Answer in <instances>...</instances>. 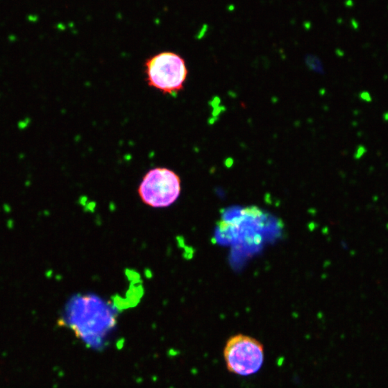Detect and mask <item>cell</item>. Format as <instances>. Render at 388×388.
<instances>
[{
	"label": "cell",
	"mask_w": 388,
	"mask_h": 388,
	"mask_svg": "<svg viewBox=\"0 0 388 388\" xmlns=\"http://www.w3.org/2000/svg\"><path fill=\"white\" fill-rule=\"evenodd\" d=\"M336 53H337V55L339 56H343L344 54V52L342 51H341V50H338V51H336Z\"/></svg>",
	"instance_id": "cell-11"
},
{
	"label": "cell",
	"mask_w": 388,
	"mask_h": 388,
	"mask_svg": "<svg viewBox=\"0 0 388 388\" xmlns=\"http://www.w3.org/2000/svg\"><path fill=\"white\" fill-rule=\"evenodd\" d=\"M366 152H367V149H366V147H365L364 145L360 144V145L357 146L355 153H354V159L356 160L361 159V158H362L364 156V155L366 154Z\"/></svg>",
	"instance_id": "cell-5"
},
{
	"label": "cell",
	"mask_w": 388,
	"mask_h": 388,
	"mask_svg": "<svg viewBox=\"0 0 388 388\" xmlns=\"http://www.w3.org/2000/svg\"><path fill=\"white\" fill-rule=\"evenodd\" d=\"M181 192L178 175L166 168H155L144 176L138 194L144 204L153 208H166L177 201Z\"/></svg>",
	"instance_id": "cell-3"
},
{
	"label": "cell",
	"mask_w": 388,
	"mask_h": 388,
	"mask_svg": "<svg viewBox=\"0 0 388 388\" xmlns=\"http://www.w3.org/2000/svg\"><path fill=\"white\" fill-rule=\"evenodd\" d=\"M360 99L362 101H364L366 103H370L372 101V97L370 93L367 91H363L360 93Z\"/></svg>",
	"instance_id": "cell-6"
},
{
	"label": "cell",
	"mask_w": 388,
	"mask_h": 388,
	"mask_svg": "<svg viewBox=\"0 0 388 388\" xmlns=\"http://www.w3.org/2000/svg\"><path fill=\"white\" fill-rule=\"evenodd\" d=\"M351 23H352V26H353V27H354V29H357V28H358L359 25H358V23H357V21H356V20H352V21H351Z\"/></svg>",
	"instance_id": "cell-10"
},
{
	"label": "cell",
	"mask_w": 388,
	"mask_h": 388,
	"mask_svg": "<svg viewBox=\"0 0 388 388\" xmlns=\"http://www.w3.org/2000/svg\"><path fill=\"white\" fill-rule=\"evenodd\" d=\"M233 164H234V160L232 158H228L225 161V165L227 168H231Z\"/></svg>",
	"instance_id": "cell-8"
},
{
	"label": "cell",
	"mask_w": 388,
	"mask_h": 388,
	"mask_svg": "<svg viewBox=\"0 0 388 388\" xmlns=\"http://www.w3.org/2000/svg\"><path fill=\"white\" fill-rule=\"evenodd\" d=\"M382 118H383V120H384V121H388V112H385V113L383 114Z\"/></svg>",
	"instance_id": "cell-9"
},
{
	"label": "cell",
	"mask_w": 388,
	"mask_h": 388,
	"mask_svg": "<svg viewBox=\"0 0 388 388\" xmlns=\"http://www.w3.org/2000/svg\"><path fill=\"white\" fill-rule=\"evenodd\" d=\"M39 19V17L37 15H29L27 16V20L31 22H35Z\"/></svg>",
	"instance_id": "cell-7"
},
{
	"label": "cell",
	"mask_w": 388,
	"mask_h": 388,
	"mask_svg": "<svg viewBox=\"0 0 388 388\" xmlns=\"http://www.w3.org/2000/svg\"><path fill=\"white\" fill-rule=\"evenodd\" d=\"M223 358L229 372L241 377L252 376L261 369L264 363V346L252 336L237 334L226 341Z\"/></svg>",
	"instance_id": "cell-2"
},
{
	"label": "cell",
	"mask_w": 388,
	"mask_h": 388,
	"mask_svg": "<svg viewBox=\"0 0 388 388\" xmlns=\"http://www.w3.org/2000/svg\"><path fill=\"white\" fill-rule=\"evenodd\" d=\"M146 80L150 86L163 94H177L183 90L188 76L185 60L174 52H161L144 63Z\"/></svg>",
	"instance_id": "cell-1"
},
{
	"label": "cell",
	"mask_w": 388,
	"mask_h": 388,
	"mask_svg": "<svg viewBox=\"0 0 388 388\" xmlns=\"http://www.w3.org/2000/svg\"><path fill=\"white\" fill-rule=\"evenodd\" d=\"M305 63L310 71L321 75L325 73L322 61L319 57L314 55H307L305 57Z\"/></svg>",
	"instance_id": "cell-4"
}]
</instances>
